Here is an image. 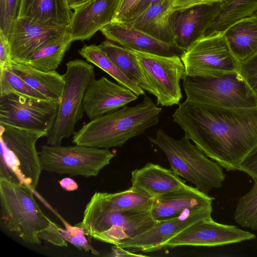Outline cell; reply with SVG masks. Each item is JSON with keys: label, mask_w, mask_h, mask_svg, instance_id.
<instances>
[{"label": "cell", "mask_w": 257, "mask_h": 257, "mask_svg": "<svg viewBox=\"0 0 257 257\" xmlns=\"http://www.w3.org/2000/svg\"><path fill=\"white\" fill-rule=\"evenodd\" d=\"M172 117L184 136L227 171L238 170L257 146V107H222L185 100Z\"/></svg>", "instance_id": "1"}, {"label": "cell", "mask_w": 257, "mask_h": 257, "mask_svg": "<svg viewBox=\"0 0 257 257\" xmlns=\"http://www.w3.org/2000/svg\"><path fill=\"white\" fill-rule=\"evenodd\" d=\"M0 202L4 226L25 242L40 244L46 241L60 247L68 246L60 227L43 212L28 185L0 178Z\"/></svg>", "instance_id": "2"}, {"label": "cell", "mask_w": 257, "mask_h": 257, "mask_svg": "<svg viewBox=\"0 0 257 257\" xmlns=\"http://www.w3.org/2000/svg\"><path fill=\"white\" fill-rule=\"evenodd\" d=\"M161 111L162 108L145 95L136 105L125 106L90 120L75 132L72 143L100 149L121 147L130 139L156 125Z\"/></svg>", "instance_id": "3"}, {"label": "cell", "mask_w": 257, "mask_h": 257, "mask_svg": "<svg viewBox=\"0 0 257 257\" xmlns=\"http://www.w3.org/2000/svg\"><path fill=\"white\" fill-rule=\"evenodd\" d=\"M44 137L47 135L0 124V178L25 184L34 191L43 170L36 145Z\"/></svg>", "instance_id": "4"}, {"label": "cell", "mask_w": 257, "mask_h": 257, "mask_svg": "<svg viewBox=\"0 0 257 257\" xmlns=\"http://www.w3.org/2000/svg\"><path fill=\"white\" fill-rule=\"evenodd\" d=\"M149 140L163 151L173 171L202 192L208 194L221 186L225 178L222 167L208 158L185 136L177 140L159 129L156 137Z\"/></svg>", "instance_id": "5"}, {"label": "cell", "mask_w": 257, "mask_h": 257, "mask_svg": "<svg viewBox=\"0 0 257 257\" xmlns=\"http://www.w3.org/2000/svg\"><path fill=\"white\" fill-rule=\"evenodd\" d=\"M182 80L187 101L228 108L257 107V95L238 71L184 74Z\"/></svg>", "instance_id": "6"}, {"label": "cell", "mask_w": 257, "mask_h": 257, "mask_svg": "<svg viewBox=\"0 0 257 257\" xmlns=\"http://www.w3.org/2000/svg\"><path fill=\"white\" fill-rule=\"evenodd\" d=\"M157 222L151 210H109L91 198L85 207L81 222L76 225L83 228L86 235L91 238L116 245L144 233Z\"/></svg>", "instance_id": "7"}, {"label": "cell", "mask_w": 257, "mask_h": 257, "mask_svg": "<svg viewBox=\"0 0 257 257\" xmlns=\"http://www.w3.org/2000/svg\"><path fill=\"white\" fill-rule=\"evenodd\" d=\"M64 85L55 123L47 138V145L60 146L73 136L75 126L83 116V101L86 90L95 79L94 67L83 60L68 62Z\"/></svg>", "instance_id": "8"}, {"label": "cell", "mask_w": 257, "mask_h": 257, "mask_svg": "<svg viewBox=\"0 0 257 257\" xmlns=\"http://www.w3.org/2000/svg\"><path fill=\"white\" fill-rule=\"evenodd\" d=\"M39 155L43 170L85 177L97 176L115 156L109 149L78 145H43Z\"/></svg>", "instance_id": "9"}, {"label": "cell", "mask_w": 257, "mask_h": 257, "mask_svg": "<svg viewBox=\"0 0 257 257\" xmlns=\"http://www.w3.org/2000/svg\"><path fill=\"white\" fill-rule=\"evenodd\" d=\"M128 50L151 85L156 104L165 107L179 105L182 98L180 81L185 73L180 56Z\"/></svg>", "instance_id": "10"}, {"label": "cell", "mask_w": 257, "mask_h": 257, "mask_svg": "<svg viewBox=\"0 0 257 257\" xmlns=\"http://www.w3.org/2000/svg\"><path fill=\"white\" fill-rule=\"evenodd\" d=\"M59 103L12 93L0 96V124L46 134L56 120Z\"/></svg>", "instance_id": "11"}, {"label": "cell", "mask_w": 257, "mask_h": 257, "mask_svg": "<svg viewBox=\"0 0 257 257\" xmlns=\"http://www.w3.org/2000/svg\"><path fill=\"white\" fill-rule=\"evenodd\" d=\"M180 58L185 68V74L188 76L239 72V62L231 52L222 33L202 36L185 50Z\"/></svg>", "instance_id": "12"}, {"label": "cell", "mask_w": 257, "mask_h": 257, "mask_svg": "<svg viewBox=\"0 0 257 257\" xmlns=\"http://www.w3.org/2000/svg\"><path fill=\"white\" fill-rule=\"evenodd\" d=\"M255 238L249 231L234 225L215 222L210 216L189 226L163 244L159 250L181 246H223Z\"/></svg>", "instance_id": "13"}, {"label": "cell", "mask_w": 257, "mask_h": 257, "mask_svg": "<svg viewBox=\"0 0 257 257\" xmlns=\"http://www.w3.org/2000/svg\"><path fill=\"white\" fill-rule=\"evenodd\" d=\"M212 207L188 210L178 216L157 222L139 235L124 240L115 245L134 252L159 250L168 240L193 223L211 216Z\"/></svg>", "instance_id": "14"}, {"label": "cell", "mask_w": 257, "mask_h": 257, "mask_svg": "<svg viewBox=\"0 0 257 257\" xmlns=\"http://www.w3.org/2000/svg\"><path fill=\"white\" fill-rule=\"evenodd\" d=\"M67 29L43 26L18 18L7 37L13 61L25 63L38 50L64 35Z\"/></svg>", "instance_id": "15"}, {"label": "cell", "mask_w": 257, "mask_h": 257, "mask_svg": "<svg viewBox=\"0 0 257 257\" xmlns=\"http://www.w3.org/2000/svg\"><path fill=\"white\" fill-rule=\"evenodd\" d=\"M138 98L133 91L104 76L94 79L87 87L83 101L90 120L118 110Z\"/></svg>", "instance_id": "16"}, {"label": "cell", "mask_w": 257, "mask_h": 257, "mask_svg": "<svg viewBox=\"0 0 257 257\" xmlns=\"http://www.w3.org/2000/svg\"><path fill=\"white\" fill-rule=\"evenodd\" d=\"M119 0H90L75 9L68 31L73 41L89 40L112 22Z\"/></svg>", "instance_id": "17"}, {"label": "cell", "mask_w": 257, "mask_h": 257, "mask_svg": "<svg viewBox=\"0 0 257 257\" xmlns=\"http://www.w3.org/2000/svg\"><path fill=\"white\" fill-rule=\"evenodd\" d=\"M221 3L202 5L173 13L172 23L176 46L184 51L204 36L218 14Z\"/></svg>", "instance_id": "18"}, {"label": "cell", "mask_w": 257, "mask_h": 257, "mask_svg": "<svg viewBox=\"0 0 257 257\" xmlns=\"http://www.w3.org/2000/svg\"><path fill=\"white\" fill-rule=\"evenodd\" d=\"M100 31L107 40L128 49L164 56H181L184 50L157 39L125 23L112 22Z\"/></svg>", "instance_id": "19"}, {"label": "cell", "mask_w": 257, "mask_h": 257, "mask_svg": "<svg viewBox=\"0 0 257 257\" xmlns=\"http://www.w3.org/2000/svg\"><path fill=\"white\" fill-rule=\"evenodd\" d=\"M214 200L196 187L186 185L154 198L151 212L156 220H161L176 217L188 210L212 207Z\"/></svg>", "instance_id": "20"}, {"label": "cell", "mask_w": 257, "mask_h": 257, "mask_svg": "<svg viewBox=\"0 0 257 257\" xmlns=\"http://www.w3.org/2000/svg\"><path fill=\"white\" fill-rule=\"evenodd\" d=\"M171 8V0H160L124 23L157 39L177 47Z\"/></svg>", "instance_id": "21"}, {"label": "cell", "mask_w": 257, "mask_h": 257, "mask_svg": "<svg viewBox=\"0 0 257 257\" xmlns=\"http://www.w3.org/2000/svg\"><path fill=\"white\" fill-rule=\"evenodd\" d=\"M73 14L67 0H22L19 18L43 26L67 28Z\"/></svg>", "instance_id": "22"}, {"label": "cell", "mask_w": 257, "mask_h": 257, "mask_svg": "<svg viewBox=\"0 0 257 257\" xmlns=\"http://www.w3.org/2000/svg\"><path fill=\"white\" fill-rule=\"evenodd\" d=\"M131 180L132 186L144 190L154 198L187 185L171 169L152 163L132 171Z\"/></svg>", "instance_id": "23"}, {"label": "cell", "mask_w": 257, "mask_h": 257, "mask_svg": "<svg viewBox=\"0 0 257 257\" xmlns=\"http://www.w3.org/2000/svg\"><path fill=\"white\" fill-rule=\"evenodd\" d=\"M222 34L239 63L257 54V16L252 15L235 22Z\"/></svg>", "instance_id": "24"}, {"label": "cell", "mask_w": 257, "mask_h": 257, "mask_svg": "<svg viewBox=\"0 0 257 257\" xmlns=\"http://www.w3.org/2000/svg\"><path fill=\"white\" fill-rule=\"evenodd\" d=\"M12 71L47 99L60 103L64 85L63 75L56 70L43 71L24 63L13 61Z\"/></svg>", "instance_id": "25"}, {"label": "cell", "mask_w": 257, "mask_h": 257, "mask_svg": "<svg viewBox=\"0 0 257 257\" xmlns=\"http://www.w3.org/2000/svg\"><path fill=\"white\" fill-rule=\"evenodd\" d=\"M91 198L106 209L119 211L151 210L154 200L144 190L132 186L115 193L96 192Z\"/></svg>", "instance_id": "26"}, {"label": "cell", "mask_w": 257, "mask_h": 257, "mask_svg": "<svg viewBox=\"0 0 257 257\" xmlns=\"http://www.w3.org/2000/svg\"><path fill=\"white\" fill-rule=\"evenodd\" d=\"M99 46L125 76L144 90L154 94L151 85L144 74L134 56L127 48L107 39L102 42Z\"/></svg>", "instance_id": "27"}, {"label": "cell", "mask_w": 257, "mask_h": 257, "mask_svg": "<svg viewBox=\"0 0 257 257\" xmlns=\"http://www.w3.org/2000/svg\"><path fill=\"white\" fill-rule=\"evenodd\" d=\"M73 42L67 29L64 35L38 50L24 63L43 71L56 70Z\"/></svg>", "instance_id": "28"}, {"label": "cell", "mask_w": 257, "mask_h": 257, "mask_svg": "<svg viewBox=\"0 0 257 257\" xmlns=\"http://www.w3.org/2000/svg\"><path fill=\"white\" fill-rule=\"evenodd\" d=\"M257 11V0H231L222 4L220 10L205 35L223 33L235 22Z\"/></svg>", "instance_id": "29"}, {"label": "cell", "mask_w": 257, "mask_h": 257, "mask_svg": "<svg viewBox=\"0 0 257 257\" xmlns=\"http://www.w3.org/2000/svg\"><path fill=\"white\" fill-rule=\"evenodd\" d=\"M78 53L87 62L99 67L114 79L118 84L133 91L138 96L145 95V90L125 76L99 45H84L78 51Z\"/></svg>", "instance_id": "30"}, {"label": "cell", "mask_w": 257, "mask_h": 257, "mask_svg": "<svg viewBox=\"0 0 257 257\" xmlns=\"http://www.w3.org/2000/svg\"><path fill=\"white\" fill-rule=\"evenodd\" d=\"M234 217L241 226L257 229V181L248 192L239 199Z\"/></svg>", "instance_id": "31"}, {"label": "cell", "mask_w": 257, "mask_h": 257, "mask_svg": "<svg viewBox=\"0 0 257 257\" xmlns=\"http://www.w3.org/2000/svg\"><path fill=\"white\" fill-rule=\"evenodd\" d=\"M0 96L19 93L38 99H48L16 74L11 66L0 68Z\"/></svg>", "instance_id": "32"}, {"label": "cell", "mask_w": 257, "mask_h": 257, "mask_svg": "<svg viewBox=\"0 0 257 257\" xmlns=\"http://www.w3.org/2000/svg\"><path fill=\"white\" fill-rule=\"evenodd\" d=\"M59 216L65 226V228H60V233L67 242L70 243L79 249L90 252L96 255H99L98 251L95 250L88 242L83 228L76 225L72 226L61 216L59 215Z\"/></svg>", "instance_id": "33"}, {"label": "cell", "mask_w": 257, "mask_h": 257, "mask_svg": "<svg viewBox=\"0 0 257 257\" xmlns=\"http://www.w3.org/2000/svg\"><path fill=\"white\" fill-rule=\"evenodd\" d=\"M22 0H0V31L7 37L19 17Z\"/></svg>", "instance_id": "34"}, {"label": "cell", "mask_w": 257, "mask_h": 257, "mask_svg": "<svg viewBox=\"0 0 257 257\" xmlns=\"http://www.w3.org/2000/svg\"><path fill=\"white\" fill-rule=\"evenodd\" d=\"M239 72L257 95V54L239 63Z\"/></svg>", "instance_id": "35"}, {"label": "cell", "mask_w": 257, "mask_h": 257, "mask_svg": "<svg viewBox=\"0 0 257 257\" xmlns=\"http://www.w3.org/2000/svg\"><path fill=\"white\" fill-rule=\"evenodd\" d=\"M141 0H119L112 22L124 23L132 16Z\"/></svg>", "instance_id": "36"}, {"label": "cell", "mask_w": 257, "mask_h": 257, "mask_svg": "<svg viewBox=\"0 0 257 257\" xmlns=\"http://www.w3.org/2000/svg\"><path fill=\"white\" fill-rule=\"evenodd\" d=\"M257 181V146L246 156L240 165L238 170Z\"/></svg>", "instance_id": "37"}, {"label": "cell", "mask_w": 257, "mask_h": 257, "mask_svg": "<svg viewBox=\"0 0 257 257\" xmlns=\"http://www.w3.org/2000/svg\"><path fill=\"white\" fill-rule=\"evenodd\" d=\"M223 0H171V12L173 13L202 5L222 3Z\"/></svg>", "instance_id": "38"}, {"label": "cell", "mask_w": 257, "mask_h": 257, "mask_svg": "<svg viewBox=\"0 0 257 257\" xmlns=\"http://www.w3.org/2000/svg\"><path fill=\"white\" fill-rule=\"evenodd\" d=\"M12 62L8 38L0 31V68L11 66Z\"/></svg>", "instance_id": "39"}, {"label": "cell", "mask_w": 257, "mask_h": 257, "mask_svg": "<svg viewBox=\"0 0 257 257\" xmlns=\"http://www.w3.org/2000/svg\"><path fill=\"white\" fill-rule=\"evenodd\" d=\"M111 256H146V255L132 252L124 248L113 245L111 248Z\"/></svg>", "instance_id": "40"}, {"label": "cell", "mask_w": 257, "mask_h": 257, "mask_svg": "<svg viewBox=\"0 0 257 257\" xmlns=\"http://www.w3.org/2000/svg\"><path fill=\"white\" fill-rule=\"evenodd\" d=\"M159 1L160 0H141L130 18L139 14L148 7Z\"/></svg>", "instance_id": "41"}, {"label": "cell", "mask_w": 257, "mask_h": 257, "mask_svg": "<svg viewBox=\"0 0 257 257\" xmlns=\"http://www.w3.org/2000/svg\"><path fill=\"white\" fill-rule=\"evenodd\" d=\"M59 184L63 189L68 191H74L78 188L77 184L70 178L62 179L59 181Z\"/></svg>", "instance_id": "42"}, {"label": "cell", "mask_w": 257, "mask_h": 257, "mask_svg": "<svg viewBox=\"0 0 257 257\" xmlns=\"http://www.w3.org/2000/svg\"><path fill=\"white\" fill-rule=\"evenodd\" d=\"M69 6L71 9L74 10L79 6L89 2L90 0H67Z\"/></svg>", "instance_id": "43"}, {"label": "cell", "mask_w": 257, "mask_h": 257, "mask_svg": "<svg viewBox=\"0 0 257 257\" xmlns=\"http://www.w3.org/2000/svg\"><path fill=\"white\" fill-rule=\"evenodd\" d=\"M231 0H223V1L222 2V4H225V3H226L229 1H230Z\"/></svg>", "instance_id": "44"}, {"label": "cell", "mask_w": 257, "mask_h": 257, "mask_svg": "<svg viewBox=\"0 0 257 257\" xmlns=\"http://www.w3.org/2000/svg\"><path fill=\"white\" fill-rule=\"evenodd\" d=\"M252 15L257 16V11L256 12H255Z\"/></svg>", "instance_id": "45"}]
</instances>
